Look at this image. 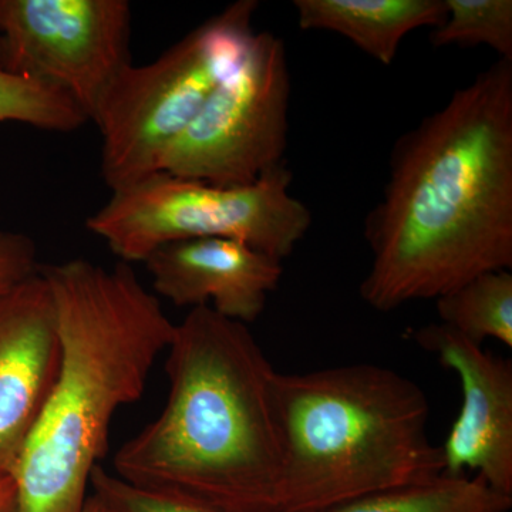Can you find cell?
<instances>
[{
    "instance_id": "8",
    "label": "cell",
    "mask_w": 512,
    "mask_h": 512,
    "mask_svg": "<svg viewBox=\"0 0 512 512\" xmlns=\"http://www.w3.org/2000/svg\"><path fill=\"white\" fill-rule=\"evenodd\" d=\"M131 23L127 0H0L5 72L59 90L92 121L131 64Z\"/></svg>"
},
{
    "instance_id": "9",
    "label": "cell",
    "mask_w": 512,
    "mask_h": 512,
    "mask_svg": "<svg viewBox=\"0 0 512 512\" xmlns=\"http://www.w3.org/2000/svg\"><path fill=\"white\" fill-rule=\"evenodd\" d=\"M417 345L456 373L461 407L441 448L443 474L473 471L497 493L512 497V363L443 323L423 326Z\"/></svg>"
},
{
    "instance_id": "2",
    "label": "cell",
    "mask_w": 512,
    "mask_h": 512,
    "mask_svg": "<svg viewBox=\"0 0 512 512\" xmlns=\"http://www.w3.org/2000/svg\"><path fill=\"white\" fill-rule=\"evenodd\" d=\"M163 412L114 456V474L221 512H281L278 373L245 323L190 309L167 350Z\"/></svg>"
},
{
    "instance_id": "18",
    "label": "cell",
    "mask_w": 512,
    "mask_h": 512,
    "mask_svg": "<svg viewBox=\"0 0 512 512\" xmlns=\"http://www.w3.org/2000/svg\"><path fill=\"white\" fill-rule=\"evenodd\" d=\"M35 241L22 232L0 229V295L39 272Z\"/></svg>"
},
{
    "instance_id": "19",
    "label": "cell",
    "mask_w": 512,
    "mask_h": 512,
    "mask_svg": "<svg viewBox=\"0 0 512 512\" xmlns=\"http://www.w3.org/2000/svg\"><path fill=\"white\" fill-rule=\"evenodd\" d=\"M0 512H19L18 488L12 476L0 477Z\"/></svg>"
},
{
    "instance_id": "4",
    "label": "cell",
    "mask_w": 512,
    "mask_h": 512,
    "mask_svg": "<svg viewBox=\"0 0 512 512\" xmlns=\"http://www.w3.org/2000/svg\"><path fill=\"white\" fill-rule=\"evenodd\" d=\"M284 473L281 512H308L444 471L419 384L356 363L276 379Z\"/></svg>"
},
{
    "instance_id": "17",
    "label": "cell",
    "mask_w": 512,
    "mask_h": 512,
    "mask_svg": "<svg viewBox=\"0 0 512 512\" xmlns=\"http://www.w3.org/2000/svg\"><path fill=\"white\" fill-rule=\"evenodd\" d=\"M90 485L109 512H221L187 498L136 487L101 466L94 468Z\"/></svg>"
},
{
    "instance_id": "15",
    "label": "cell",
    "mask_w": 512,
    "mask_h": 512,
    "mask_svg": "<svg viewBox=\"0 0 512 512\" xmlns=\"http://www.w3.org/2000/svg\"><path fill=\"white\" fill-rule=\"evenodd\" d=\"M3 121H16L55 133H73L90 120L59 90L0 70V123Z\"/></svg>"
},
{
    "instance_id": "12",
    "label": "cell",
    "mask_w": 512,
    "mask_h": 512,
    "mask_svg": "<svg viewBox=\"0 0 512 512\" xmlns=\"http://www.w3.org/2000/svg\"><path fill=\"white\" fill-rule=\"evenodd\" d=\"M293 8L302 30L338 33L386 66L404 37L446 18L444 0H295Z\"/></svg>"
},
{
    "instance_id": "10",
    "label": "cell",
    "mask_w": 512,
    "mask_h": 512,
    "mask_svg": "<svg viewBox=\"0 0 512 512\" xmlns=\"http://www.w3.org/2000/svg\"><path fill=\"white\" fill-rule=\"evenodd\" d=\"M59 362L55 306L37 272L0 295V477L12 476Z\"/></svg>"
},
{
    "instance_id": "21",
    "label": "cell",
    "mask_w": 512,
    "mask_h": 512,
    "mask_svg": "<svg viewBox=\"0 0 512 512\" xmlns=\"http://www.w3.org/2000/svg\"><path fill=\"white\" fill-rule=\"evenodd\" d=\"M0 70H5V43L0 36Z\"/></svg>"
},
{
    "instance_id": "20",
    "label": "cell",
    "mask_w": 512,
    "mask_h": 512,
    "mask_svg": "<svg viewBox=\"0 0 512 512\" xmlns=\"http://www.w3.org/2000/svg\"><path fill=\"white\" fill-rule=\"evenodd\" d=\"M80 512H109L97 495H89Z\"/></svg>"
},
{
    "instance_id": "1",
    "label": "cell",
    "mask_w": 512,
    "mask_h": 512,
    "mask_svg": "<svg viewBox=\"0 0 512 512\" xmlns=\"http://www.w3.org/2000/svg\"><path fill=\"white\" fill-rule=\"evenodd\" d=\"M360 298L390 312L512 268V63L500 59L394 144Z\"/></svg>"
},
{
    "instance_id": "3",
    "label": "cell",
    "mask_w": 512,
    "mask_h": 512,
    "mask_svg": "<svg viewBox=\"0 0 512 512\" xmlns=\"http://www.w3.org/2000/svg\"><path fill=\"white\" fill-rule=\"evenodd\" d=\"M55 306L59 370L15 470L19 512H80L111 421L143 397L175 323L130 264L40 265Z\"/></svg>"
},
{
    "instance_id": "6",
    "label": "cell",
    "mask_w": 512,
    "mask_h": 512,
    "mask_svg": "<svg viewBox=\"0 0 512 512\" xmlns=\"http://www.w3.org/2000/svg\"><path fill=\"white\" fill-rule=\"evenodd\" d=\"M286 163L244 187H218L157 171L111 191L86 227L121 262H144L175 241L227 238L284 261L312 225L311 210L291 194Z\"/></svg>"
},
{
    "instance_id": "16",
    "label": "cell",
    "mask_w": 512,
    "mask_h": 512,
    "mask_svg": "<svg viewBox=\"0 0 512 512\" xmlns=\"http://www.w3.org/2000/svg\"><path fill=\"white\" fill-rule=\"evenodd\" d=\"M446 18L431 33L443 46L491 47L512 63V0H444Z\"/></svg>"
},
{
    "instance_id": "7",
    "label": "cell",
    "mask_w": 512,
    "mask_h": 512,
    "mask_svg": "<svg viewBox=\"0 0 512 512\" xmlns=\"http://www.w3.org/2000/svg\"><path fill=\"white\" fill-rule=\"evenodd\" d=\"M291 72L281 37L255 33L190 126L168 146L158 170L218 187H244L284 164Z\"/></svg>"
},
{
    "instance_id": "13",
    "label": "cell",
    "mask_w": 512,
    "mask_h": 512,
    "mask_svg": "<svg viewBox=\"0 0 512 512\" xmlns=\"http://www.w3.org/2000/svg\"><path fill=\"white\" fill-rule=\"evenodd\" d=\"M511 507L512 497L497 493L481 477L441 474L308 512H508Z\"/></svg>"
},
{
    "instance_id": "14",
    "label": "cell",
    "mask_w": 512,
    "mask_h": 512,
    "mask_svg": "<svg viewBox=\"0 0 512 512\" xmlns=\"http://www.w3.org/2000/svg\"><path fill=\"white\" fill-rule=\"evenodd\" d=\"M440 323L483 346L494 339L512 349L511 271L485 272L436 299Z\"/></svg>"
},
{
    "instance_id": "5",
    "label": "cell",
    "mask_w": 512,
    "mask_h": 512,
    "mask_svg": "<svg viewBox=\"0 0 512 512\" xmlns=\"http://www.w3.org/2000/svg\"><path fill=\"white\" fill-rule=\"evenodd\" d=\"M256 9V0H238L154 62L121 70L92 120L101 136V177L111 191L157 173L164 151L244 59Z\"/></svg>"
},
{
    "instance_id": "11",
    "label": "cell",
    "mask_w": 512,
    "mask_h": 512,
    "mask_svg": "<svg viewBox=\"0 0 512 512\" xmlns=\"http://www.w3.org/2000/svg\"><path fill=\"white\" fill-rule=\"evenodd\" d=\"M144 264L157 296L175 306H208L245 325L262 315L284 275L278 259L227 238L170 242Z\"/></svg>"
}]
</instances>
